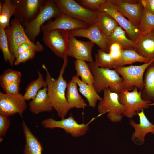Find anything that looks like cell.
I'll use <instances>...</instances> for the list:
<instances>
[{"label": "cell", "instance_id": "38", "mask_svg": "<svg viewBox=\"0 0 154 154\" xmlns=\"http://www.w3.org/2000/svg\"><path fill=\"white\" fill-rule=\"evenodd\" d=\"M20 82L12 83L2 87L5 93L15 95L19 93Z\"/></svg>", "mask_w": 154, "mask_h": 154}, {"label": "cell", "instance_id": "16", "mask_svg": "<svg viewBox=\"0 0 154 154\" xmlns=\"http://www.w3.org/2000/svg\"><path fill=\"white\" fill-rule=\"evenodd\" d=\"M69 36L82 37L89 39L103 51L108 53L109 45L107 38L102 33L96 23L85 29L69 31Z\"/></svg>", "mask_w": 154, "mask_h": 154}, {"label": "cell", "instance_id": "23", "mask_svg": "<svg viewBox=\"0 0 154 154\" xmlns=\"http://www.w3.org/2000/svg\"><path fill=\"white\" fill-rule=\"evenodd\" d=\"M76 83L72 79L68 83L66 97L70 109L84 108L87 105V103L79 94Z\"/></svg>", "mask_w": 154, "mask_h": 154}, {"label": "cell", "instance_id": "2", "mask_svg": "<svg viewBox=\"0 0 154 154\" xmlns=\"http://www.w3.org/2000/svg\"><path fill=\"white\" fill-rule=\"evenodd\" d=\"M88 64L94 78V88L98 93L107 88L118 94L125 89L129 91L134 89L129 86L115 70L100 67L95 61Z\"/></svg>", "mask_w": 154, "mask_h": 154}, {"label": "cell", "instance_id": "41", "mask_svg": "<svg viewBox=\"0 0 154 154\" xmlns=\"http://www.w3.org/2000/svg\"><path fill=\"white\" fill-rule=\"evenodd\" d=\"M31 48L34 49L33 47L29 44L25 43L22 44L19 46L17 49L16 58L19 54L23 53Z\"/></svg>", "mask_w": 154, "mask_h": 154}, {"label": "cell", "instance_id": "30", "mask_svg": "<svg viewBox=\"0 0 154 154\" xmlns=\"http://www.w3.org/2000/svg\"><path fill=\"white\" fill-rule=\"evenodd\" d=\"M15 11L13 0H3L2 11L0 14V29L5 30L10 27V19L14 15Z\"/></svg>", "mask_w": 154, "mask_h": 154}, {"label": "cell", "instance_id": "3", "mask_svg": "<svg viewBox=\"0 0 154 154\" xmlns=\"http://www.w3.org/2000/svg\"><path fill=\"white\" fill-rule=\"evenodd\" d=\"M9 27L5 30L8 43L11 52L15 58L19 46L24 43L31 45L36 52H42L43 46L38 41L32 42L27 35L24 27L17 20L14 18L10 22Z\"/></svg>", "mask_w": 154, "mask_h": 154}, {"label": "cell", "instance_id": "39", "mask_svg": "<svg viewBox=\"0 0 154 154\" xmlns=\"http://www.w3.org/2000/svg\"><path fill=\"white\" fill-rule=\"evenodd\" d=\"M122 49L120 45L116 43L111 44L109 48V54L115 60L118 59L121 54Z\"/></svg>", "mask_w": 154, "mask_h": 154}, {"label": "cell", "instance_id": "25", "mask_svg": "<svg viewBox=\"0 0 154 154\" xmlns=\"http://www.w3.org/2000/svg\"><path fill=\"white\" fill-rule=\"evenodd\" d=\"M96 23L107 38L109 37L118 26L116 21L108 14L102 11H97Z\"/></svg>", "mask_w": 154, "mask_h": 154}, {"label": "cell", "instance_id": "19", "mask_svg": "<svg viewBox=\"0 0 154 154\" xmlns=\"http://www.w3.org/2000/svg\"><path fill=\"white\" fill-rule=\"evenodd\" d=\"M134 45V50L139 55L150 60L154 59V35L151 33L141 35Z\"/></svg>", "mask_w": 154, "mask_h": 154}, {"label": "cell", "instance_id": "21", "mask_svg": "<svg viewBox=\"0 0 154 154\" xmlns=\"http://www.w3.org/2000/svg\"><path fill=\"white\" fill-rule=\"evenodd\" d=\"M22 126L25 141L24 154H42L43 149L41 143L23 120Z\"/></svg>", "mask_w": 154, "mask_h": 154}, {"label": "cell", "instance_id": "20", "mask_svg": "<svg viewBox=\"0 0 154 154\" xmlns=\"http://www.w3.org/2000/svg\"><path fill=\"white\" fill-rule=\"evenodd\" d=\"M30 112L35 114L44 112H50L53 108L47 93V87L40 89L29 102Z\"/></svg>", "mask_w": 154, "mask_h": 154}, {"label": "cell", "instance_id": "32", "mask_svg": "<svg viewBox=\"0 0 154 154\" xmlns=\"http://www.w3.org/2000/svg\"><path fill=\"white\" fill-rule=\"evenodd\" d=\"M99 66L111 69L114 68L115 60L108 53L100 49L97 50L95 54V60Z\"/></svg>", "mask_w": 154, "mask_h": 154}, {"label": "cell", "instance_id": "14", "mask_svg": "<svg viewBox=\"0 0 154 154\" xmlns=\"http://www.w3.org/2000/svg\"><path fill=\"white\" fill-rule=\"evenodd\" d=\"M99 11L108 14L114 19L119 26L125 31L130 39L134 42L136 41L141 35L139 28L134 25L121 14L114 7L110 0H106Z\"/></svg>", "mask_w": 154, "mask_h": 154}, {"label": "cell", "instance_id": "11", "mask_svg": "<svg viewBox=\"0 0 154 154\" xmlns=\"http://www.w3.org/2000/svg\"><path fill=\"white\" fill-rule=\"evenodd\" d=\"M116 9L139 28L144 9L141 0H110Z\"/></svg>", "mask_w": 154, "mask_h": 154}, {"label": "cell", "instance_id": "4", "mask_svg": "<svg viewBox=\"0 0 154 154\" xmlns=\"http://www.w3.org/2000/svg\"><path fill=\"white\" fill-rule=\"evenodd\" d=\"M61 13L54 0H47L35 18L24 27L30 40L35 43V38L39 35L44 23L52 18H55Z\"/></svg>", "mask_w": 154, "mask_h": 154}, {"label": "cell", "instance_id": "31", "mask_svg": "<svg viewBox=\"0 0 154 154\" xmlns=\"http://www.w3.org/2000/svg\"><path fill=\"white\" fill-rule=\"evenodd\" d=\"M0 49L5 61L13 66L15 58L10 51L5 29H0Z\"/></svg>", "mask_w": 154, "mask_h": 154}, {"label": "cell", "instance_id": "33", "mask_svg": "<svg viewBox=\"0 0 154 154\" xmlns=\"http://www.w3.org/2000/svg\"><path fill=\"white\" fill-rule=\"evenodd\" d=\"M139 29L141 35H145L151 33L154 30V15L144 9Z\"/></svg>", "mask_w": 154, "mask_h": 154}, {"label": "cell", "instance_id": "29", "mask_svg": "<svg viewBox=\"0 0 154 154\" xmlns=\"http://www.w3.org/2000/svg\"><path fill=\"white\" fill-rule=\"evenodd\" d=\"M76 75L80 76L81 80L88 84L94 85V78L88 64L85 61L76 60L74 62Z\"/></svg>", "mask_w": 154, "mask_h": 154}, {"label": "cell", "instance_id": "26", "mask_svg": "<svg viewBox=\"0 0 154 154\" xmlns=\"http://www.w3.org/2000/svg\"><path fill=\"white\" fill-rule=\"evenodd\" d=\"M107 39L110 47L111 44L116 43L122 49L134 50V42L127 37L125 31L119 26L117 27Z\"/></svg>", "mask_w": 154, "mask_h": 154}, {"label": "cell", "instance_id": "27", "mask_svg": "<svg viewBox=\"0 0 154 154\" xmlns=\"http://www.w3.org/2000/svg\"><path fill=\"white\" fill-rule=\"evenodd\" d=\"M150 61L149 59L139 55L134 50L122 49L120 57L115 60L114 69L136 62L145 63Z\"/></svg>", "mask_w": 154, "mask_h": 154}, {"label": "cell", "instance_id": "15", "mask_svg": "<svg viewBox=\"0 0 154 154\" xmlns=\"http://www.w3.org/2000/svg\"><path fill=\"white\" fill-rule=\"evenodd\" d=\"M94 44L91 41L79 40L73 36H69L67 56L89 62H93L92 52Z\"/></svg>", "mask_w": 154, "mask_h": 154}, {"label": "cell", "instance_id": "42", "mask_svg": "<svg viewBox=\"0 0 154 154\" xmlns=\"http://www.w3.org/2000/svg\"><path fill=\"white\" fill-rule=\"evenodd\" d=\"M154 35V30L151 32Z\"/></svg>", "mask_w": 154, "mask_h": 154}, {"label": "cell", "instance_id": "8", "mask_svg": "<svg viewBox=\"0 0 154 154\" xmlns=\"http://www.w3.org/2000/svg\"><path fill=\"white\" fill-rule=\"evenodd\" d=\"M101 116L99 114L93 118L86 124H80L75 119L72 114L66 118L57 121L52 118L45 119L42 121L41 124L46 128L53 129L60 128L63 129L66 133L70 134L74 137H78L84 135L89 129V125L96 118Z\"/></svg>", "mask_w": 154, "mask_h": 154}, {"label": "cell", "instance_id": "9", "mask_svg": "<svg viewBox=\"0 0 154 154\" xmlns=\"http://www.w3.org/2000/svg\"><path fill=\"white\" fill-rule=\"evenodd\" d=\"M47 0H13L15 7L14 18L23 26L33 21Z\"/></svg>", "mask_w": 154, "mask_h": 154}, {"label": "cell", "instance_id": "5", "mask_svg": "<svg viewBox=\"0 0 154 154\" xmlns=\"http://www.w3.org/2000/svg\"><path fill=\"white\" fill-rule=\"evenodd\" d=\"M137 88L131 92L127 89L123 90L118 94L119 102L124 106L123 116L131 118L137 113L144 109L154 105V102L151 100H145L141 96V91H138Z\"/></svg>", "mask_w": 154, "mask_h": 154}, {"label": "cell", "instance_id": "13", "mask_svg": "<svg viewBox=\"0 0 154 154\" xmlns=\"http://www.w3.org/2000/svg\"><path fill=\"white\" fill-rule=\"evenodd\" d=\"M27 107L21 93L10 95L0 92V114L8 117L18 113L21 115Z\"/></svg>", "mask_w": 154, "mask_h": 154}, {"label": "cell", "instance_id": "10", "mask_svg": "<svg viewBox=\"0 0 154 154\" xmlns=\"http://www.w3.org/2000/svg\"><path fill=\"white\" fill-rule=\"evenodd\" d=\"M43 33L44 43L56 56L63 59L67 56L68 31L56 29Z\"/></svg>", "mask_w": 154, "mask_h": 154}, {"label": "cell", "instance_id": "12", "mask_svg": "<svg viewBox=\"0 0 154 154\" xmlns=\"http://www.w3.org/2000/svg\"><path fill=\"white\" fill-rule=\"evenodd\" d=\"M154 61L153 59L140 65L123 66L114 70L121 76L129 86L133 88H136L141 90L144 86V73L148 66Z\"/></svg>", "mask_w": 154, "mask_h": 154}, {"label": "cell", "instance_id": "37", "mask_svg": "<svg viewBox=\"0 0 154 154\" xmlns=\"http://www.w3.org/2000/svg\"><path fill=\"white\" fill-rule=\"evenodd\" d=\"M10 124V121L8 117L0 114V140L6 134Z\"/></svg>", "mask_w": 154, "mask_h": 154}, {"label": "cell", "instance_id": "18", "mask_svg": "<svg viewBox=\"0 0 154 154\" xmlns=\"http://www.w3.org/2000/svg\"><path fill=\"white\" fill-rule=\"evenodd\" d=\"M139 118V123H136L130 119L129 124L134 129L131 136V140L135 144L140 145L145 142V135L148 133L154 134V124L150 122L145 115L144 109L137 113Z\"/></svg>", "mask_w": 154, "mask_h": 154}, {"label": "cell", "instance_id": "7", "mask_svg": "<svg viewBox=\"0 0 154 154\" xmlns=\"http://www.w3.org/2000/svg\"><path fill=\"white\" fill-rule=\"evenodd\" d=\"M61 13L90 25L96 23L98 11L87 9L74 0H54Z\"/></svg>", "mask_w": 154, "mask_h": 154}, {"label": "cell", "instance_id": "1", "mask_svg": "<svg viewBox=\"0 0 154 154\" xmlns=\"http://www.w3.org/2000/svg\"><path fill=\"white\" fill-rule=\"evenodd\" d=\"M67 56L63 59V62L58 78L55 79L51 76L45 65L42 67L45 71V80L47 84V93L52 106L61 119L65 118L71 109L66 98L65 91L68 83L64 78L63 74L67 66Z\"/></svg>", "mask_w": 154, "mask_h": 154}, {"label": "cell", "instance_id": "40", "mask_svg": "<svg viewBox=\"0 0 154 154\" xmlns=\"http://www.w3.org/2000/svg\"><path fill=\"white\" fill-rule=\"evenodd\" d=\"M144 9L154 15V0H141Z\"/></svg>", "mask_w": 154, "mask_h": 154}, {"label": "cell", "instance_id": "35", "mask_svg": "<svg viewBox=\"0 0 154 154\" xmlns=\"http://www.w3.org/2000/svg\"><path fill=\"white\" fill-rule=\"evenodd\" d=\"M84 8L93 11H98L101 6L106 0H76Z\"/></svg>", "mask_w": 154, "mask_h": 154}, {"label": "cell", "instance_id": "28", "mask_svg": "<svg viewBox=\"0 0 154 154\" xmlns=\"http://www.w3.org/2000/svg\"><path fill=\"white\" fill-rule=\"evenodd\" d=\"M37 72L38 78L30 82L26 88L25 92L23 95L26 101L32 99L41 88L47 87L46 82L44 79L42 75L38 70Z\"/></svg>", "mask_w": 154, "mask_h": 154}, {"label": "cell", "instance_id": "22", "mask_svg": "<svg viewBox=\"0 0 154 154\" xmlns=\"http://www.w3.org/2000/svg\"><path fill=\"white\" fill-rule=\"evenodd\" d=\"M72 80L74 81L79 87V91L86 98L90 107L95 108L98 101L102 99L96 90L94 85L86 84L83 82L76 75L72 77Z\"/></svg>", "mask_w": 154, "mask_h": 154}, {"label": "cell", "instance_id": "36", "mask_svg": "<svg viewBox=\"0 0 154 154\" xmlns=\"http://www.w3.org/2000/svg\"><path fill=\"white\" fill-rule=\"evenodd\" d=\"M36 51L31 48L26 52L19 54L15 58L14 65H17L21 63H25L28 60L33 58Z\"/></svg>", "mask_w": 154, "mask_h": 154}, {"label": "cell", "instance_id": "6", "mask_svg": "<svg viewBox=\"0 0 154 154\" xmlns=\"http://www.w3.org/2000/svg\"><path fill=\"white\" fill-rule=\"evenodd\" d=\"M103 92V98L100 101L98 106L99 114L102 115L107 113V117L110 121H121L124 106L119 101L118 94L111 92L109 88L104 90Z\"/></svg>", "mask_w": 154, "mask_h": 154}, {"label": "cell", "instance_id": "34", "mask_svg": "<svg viewBox=\"0 0 154 154\" xmlns=\"http://www.w3.org/2000/svg\"><path fill=\"white\" fill-rule=\"evenodd\" d=\"M21 78L20 72L10 69L6 70L0 77L1 86L2 87L15 82H20Z\"/></svg>", "mask_w": 154, "mask_h": 154}, {"label": "cell", "instance_id": "17", "mask_svg": "<svg viewBox=\"0 0 154 154\" xmlns=\"http://www.w3.org/2000/svg\"><path fill=\"white\" fill-rule=\"evenodd\" d=\"M90 26L86 23L61 13L54 21H48L46 24L42 25L41 30L43 32L56 29L70 31L86 28Z\"/></svg>", "mask_w": 154, "mask_h": 154}, {"label": "cell", "instance_id": "24", "mask_svg": "<svg viewBox=\"0 0 154 154\" xmlns=\"http://www.w3.org/2000/svg\"><path fill=\"white\" fill-rule=\"evenodd\" d=\"M144 83L143 88L140 90L142 98L145 100L154 102V61L145 71Z\"/></svg>", "mask_w": 154, "mask_h": 154}]
</instances>
